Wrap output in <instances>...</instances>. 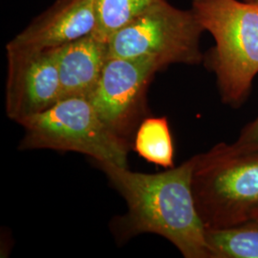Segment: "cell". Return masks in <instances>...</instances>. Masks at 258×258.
Here are the masks:
<instances>
[{"instance_id":"6da1fadb","label":"cell","mask_w":258,"mask_h":258,"mask_svg":"<svg viewBox=\"0 0 258 258\" xmlns=\"http://www.w3.org/2000/svg\"><path fill=\"white\" fill-rule=\"evenodd\" d=\"M99 165L125 200L127 213L121 224L125 236L154 233L173 244L184 257L211 258L206 228L194 200V157L155 174L109 163Z\"/></svg>"},{"instance_id":"7a4b0ae2","label":"cell","mask_w":258,"mask_h":258,"mask_svg":"<svg viewBox=\"0 0 258 258\" xmlns=\"http://www.w3.org/2000/svg\"><path fill=\"white\" fill-rule=\"evenodd\" d=\"M191 9L215 42L206 61L215 75L222 102L239 108L258 74V3L192 0Z\"/></svg>"},{"instance_id":"3957f363","label":"cell","mask_w":258,"mask_h":258,"mask_svg":"<svg viewBox=\"0 0 258 258\" xmlns=\"http://www.w3.org/2000/svg\"><path fill=\"white\" fill-rule=\"evenodd\" d=\"M194 158V200L206 229L258 220V150L220 143Z\"/></svg>"},{"instance_id":"277c9868","label":"cell","mask_w":258,"mask_h":258,"mask_svg":"<svg viewBox=\"0 0 258 258\" xmlns=\"http://www.w3.org/2000/svg\"><path fill=\"white\" fill-rule=\"evenodd\" d=\"M20 125L24 128L20 149L73 151L92 157L99 164L127 167L126 141L104 123L86 98L59 100Z\"/></svg>"},{"instance_id":"5b68a950","label":"cell","mask_w":258,"mask_h":258,"mask_svg":"<svg viewBox=\"0 0 258 258\" xmlns=\"http://www.w3.org/2000/svg\"><path fill=\"white\" fill-rule=\"evenodd\" d=\"M204 29L194 10L160 0L108 42L109 57L150 56L164 67L201 63Z\"/></svg>"},{"instance_id":"8992f818","label":"cell","mask_w":258,"mask_h":258,"mask_svg":"<svg viewBox=\"0 0 258 258\" xmlns=\"http://www.w3.org/2000/svg\"><path fill=\"white\" fill-rule=\"evenodd\" d=\"M164 67L150 56L109 57L89 101L120 137L128 133L145 102L148 85Z\"/></svg>"},{"instance_id":"52a82bcc","label":"cell","mask_w":258,"mask_h":258,"mask_svg":"<svg viewBox=\"0 0 258 258\" xmlns=\"http://www.w3.org/2000/svg\"><path fill=\"white\" fill-rule=\"evenodd\" d=\"M5 108L19 124L52 107L60 100L56 48L8 49Z\"/></svg>"},{"instance_id":"ba28073f","label":"cell","mask_w":258,"mask_h":258,"mask_svg":"<svg viewBox=\"0 0 258 258\" xmlns=\"http://www.w3.org/2000/svg\"><path fill=\"white\" fill-rule=\"evenodd\" d=\"M96 0H56L7 43L8 49H55L92 35Z\"/></svg>"},{"instance_id":"9c48e42d","label":"cell","mask_w":258,"mask_h":258,"mask_svg":"<svg viewBox=\"0 0 258 258\" xmlns=\"http://www.w3.org/2000/svg\"><path fill=\"white\" fill-rule=\"evenodd\" d=\"M109 58L108 43L89 35L56 48L60 100H89Z\"/></svg>"},{"instance_id":"30bf717a","label":"cell","mask_w":258,"mask_h":258,"mask_svg":"<svg viewBox=\"0 0 258 258\" xmlns=\"http://www.w3.org/2000/svg\"><path fill=\"white\" fill-rule=\"evenodd\" d=\"M211 258H258V220L206 229Z\"/></svg>"},{"instance_id":"8fae6325","label":"cell","mask_w":258,"mask_h":258,"mask_svg":"<svg viewBox=\"0 0 258 258\" xmlns=\"http://www.w3.org/2000/svg\"><path fill=\"white\" fill-rule=\"evenodd\" d=\"M140 156L157 166H174V146L166 117L148 118L140 124L134 143Z\"/></svg>"},{"instance_id":"7c38bea8","label":"cell","mask_w":258,"mask_h":258,"mask_svg":"<svg viewBox=\"0 0 258 258\" xmlns=\"http://www.w3.org/2000/svg\"><path fill=\"white\" fill-rule=\"evenodd\" d=\"M160 0H96L97 23L92 36L108 43L118 32L127 26Z\"/></svg>"},{"instance_id":"4fadbf2b","label":"cell","mask_w":258,"mask_h":258,"mask_svg":"<svg viewBox=\"0 0 258 258\" xmlns=\"http://www.w3.org/2000/svg\"><path fill=\"white\" fill-rule=\"evenodd\" d=\"M232 145L242 150H258V116L241 130Z\"/></svg>"},{"instance_id":"5bb4252c","label":"cell","mask_w":258,"mask_h":258,"mask_svg":"<svg viewBox=\"0 0 258 258\" xmlns=\"http://www.w3.org/2000/svg\"><path fill=\"white\" fill-rule=\"evenodd\" d=\"M247 2H252V3H258V0H244Z\"/></svg>"}]
</instances>
